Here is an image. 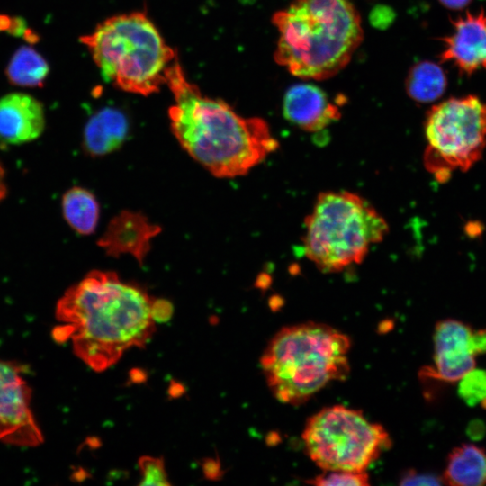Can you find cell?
I'll list each match as a JSON object with an SVG mask.
<instances>
[{
  "label": "cell",
  "mask_w": 486,
  "mask_h": 486,
  "mask_svg": "<svg viewBox=\"0 0 486 486\" xmlns=\"http://www.w3.org/2000/svg\"><path fill=\"white\" fill-rule=\"evenodd\" d=\"M152 299L112 271L94 270L71 285L56 305L58 342L96 372L104 371L131 346H144L155 331Z\"/></svg>",
  "instance_id": "1"
},
{
  "label": "cell",
  "mask_w": 486,
  "mask_h": 486,
  "mask_svg": "<svg viewBox=\"0 0 486 486\" xmlns=\"http://www.w3.org/2000/svg\"><path fill=\"white\" fill-rule=\"evenodd\" d=\"M166 86L174 98L168 110L173 134L214 176H244L278 148L264 119L243 117L226 102L203 94L179 58L169 67Z\"/></svg>",
  "instance_id": "2"
},
{
  "label": "cell",
  "mask_w": 486,
  "mask_h": 486,
  "mask_svg": "<svg viewBox=\"0 0 486 486\" xmlns=\"http://www.w3.org/2000/svg\"><path fill=\"white\" fill-rule=\"evenodd\" d=\"M272 20L279 35L275 62L302 79L323 80L338 74L364 35L350 0H293Z\"/></svg>",
  "instance_id": "3"
},
{
  "label": "cell",
  "mask_w": 486,
  "mask_h": 486,
  "mask_svg": "<svg viewBox=\"0 0 486 486\" xmlns=\"http://www.w3.org/2000/svg\"><path fill=\"white\" fill-rule=\"evenodd\" d=\"M350 347L345 333L308 321L281 328L268 343L260 364L275 399L296 406L328 383L347 377Z\"/></svg>",
  "instance_id": "4"
},
{
  "label": "cell",
  "mask_w": 486,
  "mask_h": 486,
  "mask_svg": "<svg viewBox=\"0 0 486 486\" xmlns=\"http://www.w3.org/2000/svg\"><path fill=\"white\" fill-rule=\"evenodd\" d=\"M104 79L134 94L148 96L166 85V72L178 58L143 12L121 14L80 38Z\"/></svg>",
  "instance_id": "5"
},
{
  "label": "cell",
  "mask_w": 486,
  "mask_h": 486,
  "mask_svg": "<svg viewBox=\"0 0 486 486\" xmlns=\"http://www.w3.org/2000/svg\"><path fill=\"white\" fill-rule=\"evenodd\" d=\"M304 224V255L324 273L360 264L389 233V224L380 212L348 191L320 193Z\"/></svg>",
  "instance_id": "6"
},
{
  "label": "cell",
  "mask_w": 486,
  "mask_h": 486,
  "mask_svg": "<svg viewBox=\"0 0 486 486\" xmlns=\"http://www.w3.org/2000/svg\"><path fill=\"white\" fill-rule=\"evenodd\" d=\"M302 438L306 453L323 471L366 472L392 446L381 424L342 405L323 408L310 416Z\"/></svg>",
  "instance_id": "7"
},
{
  "label": "cell",
  "mask_w": 486,
  "mask_h": 486,
  "mask_svg": "<svg viewBox=\"0 0 486 486\" xmlns=\"http://www.w3.org/2000/svg\"><path fill=\"white\" fill-rule=\"evenodd\" d=\"M425 136V166L437 181H447L454 170L468 171L486 148V103L468 94L433 105L426 116Z\"/></svg>",
  "instance_id": "8"
},
{
  "label": "cell",
  "mask_w": 486,
  "mask_h": 486,
  "mask_svg": "<svg viewBox=\"0 0 486 486\" xmlns=\"http://www.w3.org/2000/svg\"><path fill=\"white\" fill-rule=\"evenodd\" d=\"M31 396L22 367L0 360V441L21 446L43 442L31 409Z\"/></svg>",
  "instance_id": "9"
},
{
  "label": "cell",
  "mask_w": 486,
  "mask_h": 486,
  "mask_svg": "<svg viewBox=\"0 0 486 486\" xmlns=\"http://www.w3.org/2000/svg\"><path fill=\"white\" fill-rule=\"evenodd\" d=\"M472 328L460 320L446 319L435 327L434 366L425 367L426 378L453 382L460 381L475 366Z\"/></svg>",
  "instance_id": "10"
},
{
  "label": "cell",
  "mask_w": 486,
  "mask_h": 486,
  "mask_svg": "<svg viewBox=\"0 0 486 486\" xmlns=\"http://www.w3.org/2000/svg\"><path fill=\"white\" fill-rule=\"evenodd\" d=\"M452 24L453 32L441 39V60L452 62L461 74L467 76L486 70V12H466Z\"/></svg>",
  "instance_id": "11"
},
{
  "label": "cell",
  "mask_w": 486,
  "mask_h": 486,
  "mask_svg": "<svg viewBox=\"0 0 486 486\" xmlns=\"http://www.w3.org/2000/svg\"><path fill=\"white\" fill-rule=\"evenodd\" d=\"M160 230L142 213L123 211L110 220L97 244L108 256L128 254L142 265L151 248V240Z\"/></svg>",
  "instance_id": "12"
},
{
  "label": "cell",
  "mask_w": 486,
  "mask_h": 486,
  "mask_svg": "<svg viewBox=\"0 0 486 486\" xmlns=\"http://www.w3.org/2000/svg\"><path fill=\"white\" fill-rule=\"evenodd\" d=\"M45 128L42 104L25 93H11L0 98V142L21 145L37 140Z\"/></svg>",
  "instance_id": "13"
},
{
  "label": "cell",
  "mask_w": 486,
  "mask_h": 486,
  "mask_svg": "<svg viewBox=\"0 0 486 486\" xmlns=\"http://www.w3.org/2000/svg\"><path fill=\"white\" fill-rule=\"evenodd\" d=\"M283 112L290 122L308 132L320 131L340 118L338 106L310 84H297L287 90Z\"/></svg>",
  "instance_id": "14"
},
{
  "label": "cell",
  "mask_w": 486,
  "mask_h": 486,
  "mask_svg": "<svg viewBox=\"0 0 486 486\" xmlns=\"http://www.w3.org/2000/svg\"><path fill=\"white\" fill-rule=\"evenodd\" d=\"M129 131L126 116L119 110L104 108L86 122L83 147L92 157L107 155L120 148Z\"/></svg>",
  "instance_id": "15"
},
{
  "label": "cell",
  "mask_w": 486,
  "mask_h": 486,
  "mask_svg": "<svg viewBox=\"0 0 486 486\" xmlns=\"http://www.w3.org/2000/svg\"><path fill=\"white\" fill-rule=\"evenodd\" d=\"M444 483L455 486L486 484V452L472 444H463L452 450L443 474Z\"/></svg>",
  "instance_id": "16"
},
{
  "label": "cell",
  "mask_w": 486,
  "mask_h": 486,
  "mask_svg": "<svg viewBox=\"0 0 486 486\" xmlns=\"http://www.w3.org/2000/svg\"><path fill=\"white\" fill-rule=\"evenodd\" d=\"M61 210L66 222L76 233L87 236L95 231L100 207L89 190L80 186L68 189L62 196Z\"/></svg>",
  "instance_id": "17"
},
{
  "label": "cell",
  "mask_w": 486,
  "mask_h": 486,
  "mask_svg": "<svg viewBox=\"0 0 486 486\" xmlns=\"http://www.w3.org/2000/svg\"><path fill=\"white\" fill-rule=\"evenodd\" d=\"M405 86L411 99L419 104H428L444 94L447 77L437 63L424 60L411 67Z\"/></svg>",
  "instance_id": "18"
},
{
  "label": "cell",
  "mask_w": 486,
  "mask_h": 486,
  "mask_svg": "<svg viewBox=\"0 0 486 486\" xmlns=\"http://www.w3.org/2000/svg\"><path fill=\"white\" fill-rule=\"evenodd\" d=\"M50 67L44 58L32 47L18 49L10 59L6 76L19 86H41L49 74Z\"/></svg>",
  "instance_id": "19"
},
{
  "label": "cell",
  "mask_w": 486,
  "mask_h": 486,
  "mask_svg": "<svg viewBox=\"0 0 486 486\" xmlns=\"http://www.w3.org/2000/svg\"><path fill=\"white\" fill-rule=\"evenodd\" d=\"M458 392L467 405L486 408V371L473 368L468 372L460 379Z\"/></svg>",
  "instance_id": "20"
},
{
  "label": "cell",
  "mask_w": 486,
  "mask_h": 486,
  "mask_svg": "<svg viewBox=\"0 0 486 486\" xmlns=\"http://www.w3.org/2000/svg\"><path fill=\"white\" fill-rule=\"evenodd\" d=\"M369 480L366 472L324 471L308 480L307 483L318 486H366L370 484Z\"/></svg>",
  "instance_id": "21"
},
{
  "label": "cell",
  "mask_w": 486,
  "mask_h": 486,
  "mask_svg": "<svg viewBox=\"0 0 486 486\" xmlns=\"http://www.w3.org/2000/svg\"><path fill=\"white\" fill-rule=\"evenodd\" d=\"M141 481L139 485H170L165 469L163 458L142 456L139 460Z\"/></svg>",
  "instance_id": "22"
},
{
  "label": "cell",
  "mask_w": 486,
  "mask_h": 486,
  "mask_svg": "<svg viewBox=\"0 0 486 486\" xmlns=\"http://www.w3.org/2000/svg\"><path fill=\"white\" fill-rule=\"evenodd\" d=\"M443 483L442 477L435 474L418 473L413 470L406 472L400 479L401 485H440Z\"/></svg>",
  "instance_id": "23"
},
{
  "label": "cell",
  "mask_w": 486,
  "mask_h": 486,
  "mask_svg": "<svg viewBox=\"0 0 486 486\" xmlns=\"http://www.w3.org/2000/svg\"><path fill=\"white\" fill-rule=\"evenodd\" d=\"M172 315L173 305L170 302L164 299L152 301L151 317L154 322L163 323L168 321Z\"/></svg>",
  "instance_id": "24"
},
{
  "label": "cell",
  "mask_w": 486,
  "mask_h": 486,
  "mask_svg": "<svg viewBox=\"0 0 486 486\" xmlns=\"http://www.w3.org/2000/svg\"><path fill=\"white\" fill-rule=\"evenodd\" d=\"M202 467L205 477L209 480H218L223 474L220 462L218 458L209 457L204 459Z\"/></svg>",
  "instance_id": "25"
},
{
  "label": "cell",
  "mask_w": 486,
  "mask_h": 486,
  "mask_svg": "<svg viewBox=\"0 0 486 486\" xmlns=\"http://www.w3.org/2000/svg\"><path fill=\"white\" fill-rule=\"evenodd\" d=\"M439 3L450 10H462L468 5L472 0H438Z\"/></svg>",
  "instance_id": "26"
},
{
  "label": "cell",
  "mask_w": 486,
  "mask_h": 486,
  "mask_svg": "<svg viewBox=\"0 0 486 486\" xmlns=\"http://www.w3.org/2000/svg\"><path fill=\"white\" fill-rule=\"evenodd\" d=\"M185 392V387L176 381H171L168 388V395L170 398H179Z\"/></svg>",
  "instance_id": "27"
},
{
  "label": "cell",
  "mask_w": 486,
  "mask_h": 486,
  "mask_svg": "<svg viewBox=\"0 0 486 486\" xmlns=\"http://www.w3.org/2000/svg\"><path fill=\"white\" fill-rule=\"evenodd\" d=\"M7 193H8V188H7V183H6L5 171L2 163L0 162V202H2L5 199Z\"/></svg>",
  "instance_id": "28"
},
{
  "label": "cell",
  "mask_w": 486,
  "mask_h": 486,
  "mask_svg": "<svg viewBox=\"0 0 486 486\" xmlns=\"http://www.w3.org/2000/svg\"><path fill=\"white\" fill-rule=\"evenodd\" d=\"M130 381L133 383H142L147 380V374L141 369L135 368L129 373Z\"/></svg>",
  "instance_id": "29"
},
{
  "label": "cell",
  "mask_w": 486,
  "mask_h": 486,
  "mask_svg": "<svg viewBox=\"0 0 486 486\" xmlns=\"http://www.w3.org/2000/svg\"><path fill=\"white\" fill-rule=\"evenodd\" d=\"M484 431V428L482 426V423L480 421H476L470 425V428H468V433L471 437L474 439H478L482 437Z\"/></svg>",
  "instance_id": "30"
}]
</instances>
